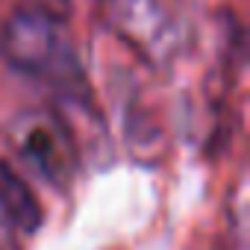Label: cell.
Returning <instances> with one entry per match:
<instances>
[{"instance_id":"obj_3","label":"cell","mask_w":250,"mask_h":250,"mask_svg":"<svg viewBox=\"0 0 250 250\" xmlns=\"http://www.w3.org/2000/svg\"><path fill=\"white\" fill-rule=\"evenodd\" d=\"M0 212L15 232L33 235L42 227V206L18 171L0 162Z\"/></svg>"},{"instance_id":"obj_2","label":"cell","mask_w":250,"mask_h":250,"mask_svg":"<svg viewBox=\"0 0 250 250\" xmlns=\"http://www.w3.org/2000/svg\"><path fill=\"white\" fill-rule=\"evenodd\" d=\"M109 27L150 62L174 50V24L159 0H103Z\"/></svg>"},{"instance_id":"obj_4","label":"cell","mask_w":250,"mask_h":250,"mask_svg":"<svg viewBox=\"0 0 250 250\" xmlns=\"http://www.w3.org/2000/svg\"><path fill=\"white\" fill-rule=\"evenodd\" d=\"M0 250H21V244L15 238V229L6 221H0Z\"/></svg>"},{"instance_id":"obj_1","label":"cell","mask_w":250,"mask_h":250,"mask_svg":"<svg viewBox=\"0 0 250 250\" xmlns=\"http://www.w3.org/2000/svg\"><path fill=\"white\" fill-rule=\"evenodd\" d=\"M0 50L6 62L24 74H59L71 59L59 42L56 15L44 9H21L15 12L0 36Z\"/></svg>"}]
</instances>
